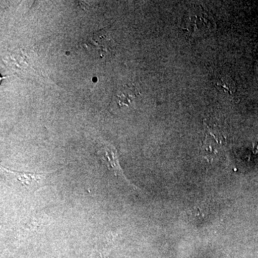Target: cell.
<instances>
[{
	"mask_svg": "<svg viewBox=\"0 0 258 258\" xmlns=\"http://www.w3.org/2000/svg\"><path fill=\"white\" fill-rule=\"evenodd\" d=\"M215 24L211 15L205 10L195 9L191 10L186 17L184 28L183 30L191 38H200L208 36L215 30Z\"/></svg>",
	"mask_w": 258,
	"mask_h": 258,
	"instance_id": "obj_1",
	"label": "cell"
},
{
	"mask_svg": "<svg viewBox=\"0 0 258 258\" xmlns=\"http://www.w3.org/2000/svg\"><path fill=\"white\" fill-rule=\"evenodd\" d=\"M98 154L101 160L106 164L108 170L111 171L115 177H120L124 179L126 182L129 183L128 180L125 177L120 167L116 149L113 146L105 144L103 149L98 152Z\"/></svg>",
	"mask_w": 258,
	"mask_h": 258,
	"instance_id": "obj_2",
	"label": "cell"
},
{
	"mask_svg": "<svg viewBox=\"0 0 258 258\" xmlns=\"http://www.w3.org/2000/svg\"><path fill=\"white\" fill-rule=\"evenodd\" d=\"M2 170L4 171L10 177L17 180L20 184L26 186L28 189L42 182L44 180L46 179L47 176L55 173V171H52V173H45H45H30L12 171L10 169L3 167V166H2Z\"/></svg>",
	"mask_w": 258,
	"mask_h": 258,
	"instance_id": "obj_3",
	"label": "cell"
},
{
	"mask_svg": "<svg viewBox=\"0 0 258 258\" xmlns=\"http://www.w3.org/2000/svg\"><path fill=\"white\" fill-rule=\"evenodd\" d=\"M137 98V90L133 86L123 85L117 88L111 103H115L118 108L129 107L135 102Z\"/></svg>",
	"mask_w": 258,
	"mask_h": 258,
	"instance_id": "obj_4",
	"label": "cell"
},
{
	"mask_svg": "<svg viewBox=\"0 0 258 258\" xmlns=\"http://www.w3.org/2000/svg\"><path fill=\"white\" fill-rule=\"evenodd\" d=\"M254 71H255L256 74L258 76V58L255 61L254 63Z\"/></svg>",
	"mask_w": 258,
	"mask_h": 258,
	"instance_id": "obj_5",
	"label": "cell"
}]
</instances>
